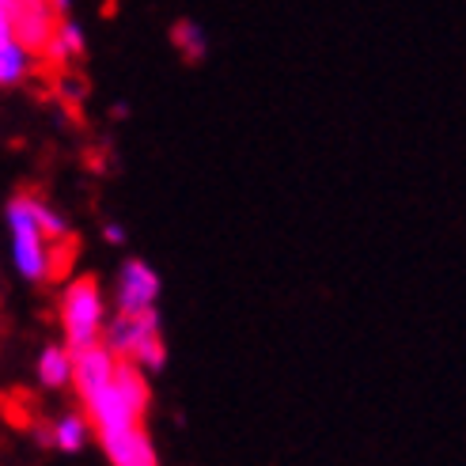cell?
I'll return each mask as SVG.
<instances>
[{
  "mask_svg": "<svg viewBox=\"0 0 466 466\" xmlns=\"http://www.w3.org/2000/svg\"><path fill=\"white\" fill-rule=\"evenodd\" d=\"M5 224L12 236V262L23 281H50V277H57L61 250H73L76 239L54 243L46 236L35 217V194H15L5 208Z\"/></svg>",
  "mask_w": 466,
  "mask_h": 466,
  "instance_id": "obj_1",
  "label": "cell"
},
{
  "mask_svg": "<svg viewBox=\"0 0 466 466\" xmlns=\"http://www.w3.org/2000/svg\"><path fill=\"white\" fill-rule=\"evenodd\" d=\"M148 402H152V390H148L145 371L122 360L118 376L84 399V413H87L91 429H96V436H110V432H122L133 425H145Z\"/></svg>",
  "mask_w": 466,
  "mask_h": 466,
  "instance_id": "obj_2",
  "label": "cell"
},
{
  "mask_svg": "<svg viewBox=\"0 0 466 466\" xmlns=\"http://www.w3.org/2000/svg\"><path fill=\"white\" fill-rule=\"evenodd\" d=\"M57 319H61V334H65V345L80 353V349H91V345H103V330H106V299H103V289L96 277H76L61 289V299H57Z\"/></svg>",
  "mask_w": 466,
  "mask_h": 466,
  "instance_id": "obj_3",
  "label": "cell"
},
{
  "mask_svg": "<svg viewBox=\"0 0 466 466\" xmlns=\"http://www.w3.org/2000/svg\"><path fill=\"white\" fill-rule=\"evenodd\" d=\"M0 19L19 35V42L27 46V50L46 57L65 15H57L54 0H0Z\"/></svg>",
  "mask_w": 466,
  "mask_h": 466,
  "instance_id": "obj_4",
  "label": "cell"
},
{
  "mask_svg": "<svg viewBox=\"0 0 466 466\" xmlns=\"http://www.w3.org/2000/svg\"><path fill=\"white\" fill-rule=\"evenodd\" d=\"M159 292H163L159 273L141 258H129V262H122L118 281H114V308H118L122 315L156 311Z\"/></svg>",
  "mask_w": 466,
  "mask_h": 466,
  "instance_id": "obj_5",
  "label": "cell"
},
{
  "mask_svg": "<svg viewBox=\"0 0 466 466\" xmlns=\"http://www.w3.org/2000/svg\"><path fill=\"white\" fill-rule=\"evenodd\" d=\"M159 311H145V315H122V311H114L110 322H106V330H103V345L110 349L114 357H122L129 360L137 353V345H141L145 338L159 334Z\"/></svg>",
  "mask_w": 466,
  "mask_h": 466,
  "instance_id": "obj_6",
  "label": "cell"
},
{
  "mask_svg": "<svg viewBox=\"0 0 466 466\" xmlns=\"http://www.w3.org/2000/svg\"><path fill=\"white\" fill-rule=\"evenodd\" d=\"M99 444H103V455L110 466H159V451H156L145 425L99 436Z\"/></svg>",
  "mask_w": 466,
  "mask_h": 466,
  "instance_id": "obj_7",
  "label": "cell"
},
{
  "mask_svg": "<svg viewBox=\"0 0 466 466\" xmlns=\"http://www.w3.org/2000/svg\"><path fill=\"white\" fill-rule=\"evenodd\" d=\"M76 357V371H73V387L80 394V402L87 399V394H96L99 387H106L114 376H118V364L122 357H114L106 345H91V349H80Z\"/></svg>",
  "mask_w": 466,
  "mask_h": 466,
  "instance_id": "obj_8",
  "label": "cell"
},
{
  "mask_svg": "<svg viewBox=\"0 0 466 466\" xmlns=\"http://www.w3.org/2000/svg\"><path fill=\"white\" fill-rule=\"evenodd\" d=\"M38 61H42V57H38L35 50H27V46L19 42V35L8 27L5 19H0V87H19V84H27Z\"/></svg>",
  "mask_w": 466,
  "mask_h": 466,
  "instance_id": "obj_9",
  "label": "cell"
},
{
  "mask_svg": "<svg viewBox=\"0 0 466 466\" xmlns=\"http://www.w3.org/2000/svg\"><path fill=\"white\" fill-rule=\"evenodd\" d=\"M73 371H76V357H73V349L68 345H46L38 360H35V376L42 387H50V390H61L73 383Z\"/></svg>",
  "mask_w": 466,
  "mask_h": 466,
  "instance_id": "obj_10",
  "label": "cell"
},
{
  "mask_svg": "<svg viewBox=\"0 0 466 466\" xmlns=\"http://www.w3.org/2000/svg\"><path fill=\"white\" fill-rule=\"evenodd\" d=\"M91 436H96V429H91L87 413H65V417H57V421L50 425L54 448L65 451V455H80L91 444Z\"/></svg>",
  "mask_w": 466,
  "mask_h": 466,
  "instance_id": "obj_11",
  "label": "cell"
},
{
  "mask_svg": "<svg viewBox=\"0 0 466 466\" xmlns=\"http://www.w3.org/2000/svg\"><path fill=\"white\" fill-rule=\"evenodd\" d=\"M84 50H87V38H84V27L76 19H61V27H57V35H54V42H50V50H46V57L42 61H54V65H68V61H76V57H84Z\"/></svg>",
  "mask_w": 466,
  "mask_h": 466,
  "instance_id": "obj_12",
  "label": "cell"
},
{
  "mask_svg": "<svg viewBox=\"0 0 466 466\" xmlns=\"http://www.w3.org/2000/svg\"><path fill=\"white\" fill-rule=\"evenodd\" d=\"M171 46L178 50V57H182L186 65H201L205 54H208V35L201 31V23L178 19L175 27H171Z\"/></svg>",
  "mask_w": 466,
  "mask_h": 466,
  "instance_id": "obj_13",
  "label": "cell"
},
{
  "mask_svg": "<svg viewBox=\"0 0 466 466\" xmlns=\"http://www.w3.org/2000/svg\"><path fill=\"white\" fill-rule=\"evenodd\" d=\"M129 364H137L145 376H156V371L167 368V345H163V334H152V338H145L141 345H137Z\"/></svg>",
  "mask_w": 466,
  "mask_h": 466,
  "instance_id": "obj_14",
  "label": "cell"
},
{
  "mask_svg": "<svg viewBox=\"0 0 466 466\" xmlns=\"http://www.w3.org/2000/svg\"><path fill=\"white\" fill-rule=\"evenodd\" d=\"M103 239H106L110 247H122V243H126V228H122V224H114V220L103 224Z\"/></svg>",
  "mask_w": 466,
  "mask_h": 466,
  "instance_id": "obj_15",
  "label": "cell"
},
{
  "mask_svg": "<svg viewBox=\"0 0 466 466\" xmlns=\"http://www.w3.org/2000/svg\"><path fill=\"white\" fill-rule=\"evenodd\" d=\"M54 8H57V15H68V8H73V0H54Z\"/></svg>",
  "mask_w": 466,
  "mask_h": 466,
  "instance_id": "obj_16",
  "label": "cell"
}]
</instances>
